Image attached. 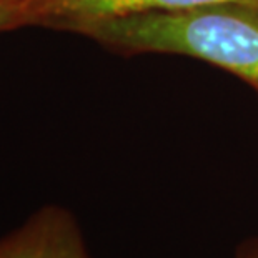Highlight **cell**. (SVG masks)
Returning a JSON list of instances; mask_svg holds the SVG:
<instances>
[{
  "mask_svg": "<svg viewBox=\"0 0 258 258\" xmlns=\"http://www.w3.org/2000/svg\"><path fill=\"white\" fill-rule=\"evenodd\" d=\"M75 35L122 57L178 55L205 62L246 84L258 97V7L218 4L90 22Z\"/></svg>",
  "mask_w": 258,
  "mask_h": 258,
  "instance_id": "6da1fadb",
  "label": "cell"
},
{
  "mask_svg": "<svg viewBox=\"0 0 258 258\" xmlns=\"http://www.w3.org/2000/svg\"><path fill=\"white\" fill-rule=\"evenodd\" d=\"M218 4L258 7V0H25V27L74 32L105 19L144 12H177Z\"/></svg>",
  "mask_w": 258,
  "mask_h": 258,
  "instance_id": "7a4b0ae2",
  "label": "cell"
},
{
  "mask_svg": "<svg viewBox=\"0 0 258 258\" xmlns=\"http://www.w3.org/2000/svg\"><path fill=\"white\" fill-rule=\"evenodd\" d=\"M0 258H92L77 217L48 203L0 238Z\"/></svg>",
  "mask_w": 258,
  "mask_h": 258,
  "instance_id": "3957f363",
  "label": "cell"
},
{
  "mask_svg": "<svg viewBox=\"0 0 258 258\" xmlns=\"http://www.w3.org/2000/svg\"><path fill=\"white\" fill-rule=\"evenodd\" d=\"M25 27V0H0V34Z\"/></svg>",
  "mask_w": 258,
  "mask_h": 258,
  "instance_id": "277c9868",
  "label": "cell"
},
{
  "mask_svg": "<svg viewBox=\"0 0 258 258\" xmlns=\"http://www.w3.org/2000/svg\"><path fill=\"white\" fill-rule=\"evenodd\" d=\"M230 258H258V232L240 240Z\"/></svg>",
  "mask_w": 258,
  "mask_h": 258,
  "instance_id": "5b68a950",
  "label": "cell"
}]
</instances>
